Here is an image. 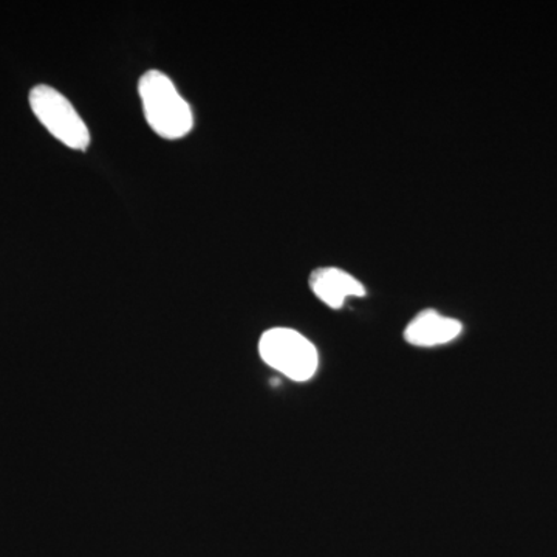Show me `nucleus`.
Returning <instances> with one entry per match:
<instances>
[{"instance_id": "nucleus-1", "label": "nucleus", "mask_w": 557, "mask_h": 557, "mask_svg": "<svg viewBox=\"0 0 557 557\" xmlns=\"http://www.w3.org/2000/svg\"><path fill=\"white\" fill-rule=\"evenodd\" d=\"M138 94L150 129L161 138L180 139L193 131V109L170 76L149 70L139 78Z\"/></svg>"}, {"instance_id": "nucleus-2", "label": "nucleus", "mask_w": 557, "mask_h": 557, "mask_svg": "<svg viewBox=\"0 0 557 557\" xmlns=\"http://www.w3.org/2000/svg\"><path fill=\"white\" fill-rule=\"evenodd\" d=\"M259 354L270 368L293 381L313 379L319 366L314 344L293 329L276 327L263 333Z\"/></svg>"}, {"instance_id": "nucleus-3", "label": "nucleus", "mask_w": 557, "mask_h": 557, "mask_svg": "<svg viewBox=\"0 0 557 557\" xmlns=\"http://www.w3.org/2000/svg\"><path fill=\"white\" fill-rule=\"evenodd\" d=\"M30 108L39 123L62 145L73 150L89 148V127L61 91L44 84L36 86L30 91Z\"/></svg>"}, {"instance_id": "nucleus-4", "label": "nucleus", "mask_w": 557, "mask_h": 557, "mask_svg": "<svg viewBox=\"0 0 557 557\" xmlns=\"http://www.w3.org/2000/svg\"><path fill=\"white\" fill-rule=\"evenodd\" d=\"M461 330L463 325L457 319L443 317L435 310H426L417 314L406 327L405 339L416 347L445 346L457 339Z\"/></svg>"}, {"instance_id": "nucleus-5", "label": "nucleus", "mask_w": 557, "mask_h": 557, "mask_svg": "<svg viewBox=\"0 0 557 557\" xmlns=\"http://www.w3.org/2000/svg\"><path fill=\"white\" fill-rule=\"evenodd\" d=\"M310 287L321 302L335 310L341 309L348 298L366 296V288L357 277L333 267L314 271L310 277Z\"/></svg>"}]
</instances>
